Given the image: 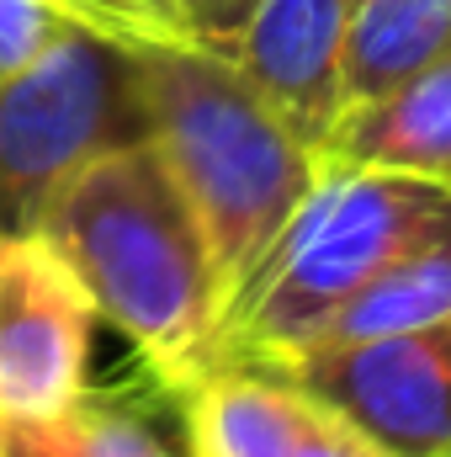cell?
<instances>
[{
    "label": "cell",
    "mask_w": 451,
    "mask_h": 457,
    "mask_svg": "<svg viewBox=\"0 0 451 457\" xmlns=\"http://www.w3.org/2000/svg\"><path fill=\"white\" fill-rule=\"evenodd\" d=\"M37 228L165 388L186 394L208 372L224 298L202 224L149 133L86 160Z\"/></svg>",
    "instance_id": "1"
},
{
    "label": "cell",
    "mask_w": 451,
    "mask_h": 457,
    "mask_svg": "<svg viewBox=\"0 0 451 457\" xmlns=\"http://www.w3.org/2000/svg\"><path fill=\"white\" fill-rule=\"evenodd\" d=\"M127 54L138 64L149 138L202 224L228 309L298 203L319 187L324 154L303 144L224 54L197 43H138Z\"/></svg>",
    "instance_id": "2"
},
{
    "label": "cell",
    "mask_w": 451,
    "mask_h": 457,
    "mask_svg": "<svg viewBox=\"0 0 451 457\" xmlns=\"http://www.w3.org/2000/svg\"><path fill=\"white\" fill-rule=\"evenodd\" d=\"M447 234L451 181L324 165L319 187L298 203L276 245L224 309L208 345V372L271 367L303 351L361 287Z\"/></svg>",
    "instance_id": "3"
},
{
    "label": "cell",
    "mask_w": 451,
    "mask_h": 457,
    "mask_svg": "<svg viewBox=\"0 0 451 457\" xmlns=\"http://www.w3.org/2000/svg\"><path fill=\"white\" fill-rule=\"evenodd\" d=\"M144 133L133 54L75 21L0 86V234L37 228L53 192L86 160Z\"/></svg>",
    "instance_id": "4"
},
{
    "label": "cell",
    "mask_w": 451,
    "mask_h": 457,
    "mask_svg": "<svg viewBox=\"0 0 451 457\" xmlns=\"http://www.w3.org/2000/svg\"><path fill=\"white\" fill-rule=\"evenodd\" d=\"M266 372L330 404L388 457H451V320L308 345Z\"/></svg>",
    "instance_id": "5"
},
{
    "label": "cell",
    "mask_w": 451,
    "mask_h": 457,
    "mask_svg": "<svg viewBox=\"0 0 451 457\" xmlns=\"http://www.w3.org/2000/svg\"><path fill=\"white\" fill-rule=\"evenodd\" d=\"M96 303L43 228L0 234V420H70L86 404Z\"/></svg>",
    "instance_id": "6"
},
{
    "label": "cell",
    "mask_w": 451,
    "mask_h": 457,
    "mask_svg": "<svg viewBox=\"0 0 451 457\" xmlns=\"http://www.w3.org/2000/svg\"><path fill=\"white\" fill-rule=\"evenodd\" d=\"M356 0H260L224 59L324 154L345 112V43Z\"/></svg>",
    "instance_id": "7"
},
{
    "label": "cell",
    "mask_w": 451,
    "mask_h": 457,
    "mask_svg": "<svg viewBox=\"0 0 451 457\" xmlns=\"http://www.w3.org/2000/svg\"><path fill=\"white\" fill-rule=\"evenodd\" d=\"M324 165L451 181V59L409 75L377 102L345 107L324 144Z\"/></svg>",
    "instance_id": "8"
},
{
    "label": "cell",
    "mask_w": 451,
    "mask_h": 457,
    "mask_svg": "<svg viewBox=\"0 0 451 457\" xmlns=\"http://www.w3.org/2000/svg\"><path fill=\"white\" fill-rule=\"evenodd\" d=\"M451 59V0H356L345 43V107L377 102Z\"/></svg>",
    "instance_id": "9"
},
{
    "label": "cell",
    "mask_w": 451,
    "mask_h": 457,
    "mask_svg": "<svg viewBox=\"0 0 451 457\" xmlns=\"http://www.w3.org/2000/svg\"><path fill=\"white\" fill-rule=\"evenodd\" d=\"M70 11V21L112 37L122 48L138 43H186L176 27V5L170 0H59Z\"/></svg>",
    "instance_id": "10"
},
{
    "label": "cell",
    "mask_w": 451,
    "mask_h": 457,
    "mask_svg": "<svg viewBox=\"0 0 451 457\" xmlns=\"http://www.w3.org/2000/svg\"><path fill=\"white\" fill-rule=\"evenodd\" d=\"M70 27L75 21L59 0H0V86L43 59Z\"/></svg>",
    "instance_id": "11"
},
{
    "label": "cell",
    "mask_w": 451,
    "mask_h": 457,
    "mask_svg": "<svg viewBox=\"0 0 451 457\" xmlns=\"http://www.w3.org/2000/svg\"><path fill=\"white\" fill-rule=\"evenodd\" d=\"M75 442H80V457H170L160 447V436L138 426L133 415L91 410V404L75 410Z\"/></svg>",
    "instance_id": "12"
},
{
    "label": "cell",
    "mask_w": 451,
    "mask_h": 457,
    "mask_svg": "<svg viewBox=\"0 0 451 457\" xmlns=\"http://www.w3.org/2000/svg\"><path fill=\"white\" fill-rule=\"evenodd\" d=\"M176 5V27L186 43L228 54L234 37L250 27V16L260 11V0H170Z\"/></svg>",
    "instance_id": "13"
},
{
    "label": "cell",
    "mask_w": 451,
    "mask_h": 457,
    "mask_svg": "<svg viewBox=\"0 0 451 457\" xmlns=\"http://www.w3.org/2000/svg\"><path fill=\"white\" fill-rule=\"evenodd\" d=\"M314 399V394H308ZM298 457H388L377 442H366L345 415H335L330 404H319L314 399V420H308V431H303V442H298Z\"/></svg>",
    "instance_id": "14"
}]
</instances>
